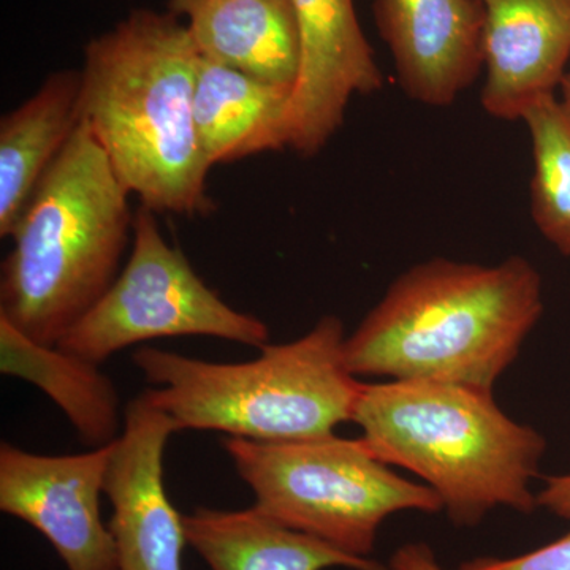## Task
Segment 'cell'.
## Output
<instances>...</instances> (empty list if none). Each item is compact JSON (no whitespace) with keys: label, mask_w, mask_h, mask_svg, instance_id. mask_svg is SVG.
<instances>
[{"label":"cell","mask_w":570,"mask_h":570,"mask_svg":"<svg viewBox=\"0 0 570 570\" xmlns=\"http://www.w3.org/2000/svg\"><path fill=\"white\" fill-rule=\"evenodd\" d=\"M129 190L80 122L11 232L0 317L58 346L121 273L134 230Z\"/></svg>","instance_id":"obj_3"},{"label":"cell","mask_w":570,"mask_h":570,"mask_svg":"<svg viewBox=\"0 0 570 570\" xmlns=\"http://www.w3.org/2000/svg\"><path fill=\"white\" fill-rule=\"evenodd\" d=\"M373 14L412 102L450 107L482 73L480 0H374Z\"/></svg>","instance_id":"obj_11"},{"label":"cell","mask_w":570,"mask_h":570,"mask_svg":"<svg viewBox=\"0 0 570 570\" xmlns=\"http://www.w3.org/2000/svg\"><path fill=\"white\" fill-rule=\"evenodd\" d=\"M80 70L48 75L0 121V236L20 223L41 178L80 126Z\"/></svg>","instance_id":"obj_16"},{"label":"cell","mask_w":570,"mask_h":570,"mask_svg":"<svg viewBox=\"0 0 570 570\" xmlns=\"http://www.w3.org/2000/svg\"><path fill=\"white\" fill-rule=\"evenodd\" d=\"M302 63L287 111V148L313 157L344 124L355 96L384 85L370 41L360 28L354 0H292Z\"/></svg>","instance_id":"obj_10"},{"label":"cell","mask_w":570,"mask_h":570,"mask_svg":"<svg viewBox=\"0 0 570 570\" xmlns=\"http://www.w3.org/2000/svg\"><path fill=\"white\" fill-rule=\"evenodd\" d=\"M178 425L141 395L124 412L111 444L104 494L112 505L110 532L119 570H184L187 543L181 513L164 483V453Z\"/></svg>","instance_id":"obj_9"},{"label":"cell","mask_w":570,"mask_h":570,"mask_svg":"<svg viewBox=\"0 0 570 570\" xmlns=\"http://www.w3.org/2000/svg\"><path fill=\"white\" fill-rule=\"evenodd\" d=\"M183 520L187 543L212 570H392L285 528L254 505L243 510L197 508Z\"/></svg>","instance_id":"obj_15"},{"label":"cell","mask_w":570,"mask_h":570,"mask_svg":"<svg viewBox=\"0 0 570 570\" xmlns=\"http://www.w3.org/2000/svg\"><path fill=\"white\" fill-rule=\"evenodd\" d=\"M483 80L480 102L491 118L521 121L554 96L570 59V0H480Z\"/></svg>","instance_id":"obj_12"},{"label":"cell","mask_w":570,"mask_h":570,"mask_svg":"<svg viewBox=\"0 0 570 570\" xmlns=\"http://www.w3.org/2000/svg\"><path fill=\"white\" fill-rule=\"evenodd\" d=\"M292 89L269 85L200 56L194 119L209 167L287 148Z\"/></svg>","instance_id":"obj_14"},{"label":"cell","mask_w":570,"mask_h":570,"mask_svg":"<svg viewBox=\"0 0 570 570\" xmlns=\"http://www.w3.org/2000/svg\"><path fill=\"white\" fill-rule=\"evenodd\" d=\"M343 321L325 316L298 340L265 344L245 363H214L140 347L132 362L145 395L179 431H219L250 441H303L352 422L365 382L348 370Z\"/></svg>","instance_id":"obj_5"},{"label":"cell","mask_w":570,"mask_h":570,"mask_svg":"<svg viewBox=\"0 0 570 570\" xmlns=\"http://www.w3.org/2000/svg\"><path fill=\"white\" fill-rule=\"evenodd\" d=\"M538 505L560 519L570 520V474L547 479L538 494Z\"/></svg>","instance_id":"obj_21"},{"label":"cell","mask_w":570,"mask_h":570,"mask_svg":"<svg viewBox=\"0 0 570 570\" xmlns=\"http://www.w3.org/2000/svg\"><path fill=\"white\" fill-rule=\"evenodd\" d=\"M459 570H570V532L519 557L472 558L461 562Z\"/></svg>","instance_id":"obj_19"},{"label":"cell","mask_w":570,"mask_h":570,"mask_svg":"<svg viewBox=\"0 0 570 570\" xmlns=\"http://www.w3.org/2000/svg\"><path fill=\"white\" fill-rule=\"evenodd\" d=\"M532 145L531 216L543 238L570 257V118L557 96L524 112Z\"/></svg>","instance_id":"obj_18"},{"label":"cell","mask_w":570,"mask_h":570,"mask_svg":"<svg viewBox=\"0 0 570 570\" xmlns=\"http://www.w3.org/2000/svg\"><path fill=\"white\" fill-rule=\"evenodd\" d=\"M204 58L294 91L302 40L292 0H168Z\"/></svg>","instance_id":"obj_13"},{"label":"cell","mask_w":570,"mask_h":570,"mask_svg":"<svg viewBox=\"0 0 570 570\" xmlns=\"http://www.w3.org/2000/svg\"><path fill=\"white\" fill-rule=\"evenodd\" d=\"M111 444L78 455H39L2 442L0 510L40 532L67 570H119L100 513Z\"/></svg>","instance_id":"obj_8"},{"label":"cell","mask_w":570,"mask_h":570,"mask_svg":"<svg viewBox=\"0 0 570 570\" xmlns=\"http://www.w3.org/2000/svg\"><path fill=\"white\" fill-rule=\"evenodd\" d=\"M223 449L253 490L255 509L352 557L370 558L389 517L444 510L436 491L397 475L362 438L264 442L227 436Z\"/></svg>","instance_id":"obj_6"},{"label":"cell","mask_w":570,"mask_h":570,"mask_svg":"<svg viewBox=\"0 0 570 570\" xmlns=\"http://www.w3.org/2000/svg\"><path fill=\"white\" fill-rule=\"evenodd\" d=\"M132 253L97 305L59 341L63 351L104 363L116 352L159 337L212 336L250 347L269 343V328L224 302L168 245L156 213H135Z\"/></svg>","instance_id":"obj_7"},{"label":"cell","mask_w":570,"mask_h":570,"mask_svg":"<svg viewBox=\"0 0 570 570\" xmlns=\"http://www.w3.org/2000/svg\"><path fill=\"white\" fill-rule=\"evenodd\" d=\"M542 313V277L521 255L494 265L433 258L396 277L346 337L347 366L356 377L493 392Z\"/></svg>","instance_id":"obj_2"},{"label":"cell","mask_w":570,"mask_h":570,"mask_svg":"<svg viewBox=\"0 0 570 570\" xmlns=\"http://www.w3.org/2000/svg\"><path fill=\"white\" fill-rule=\"evenodd\" d=\"M560 102L570 118V71L564 75L560 85Z\"/></svg>","instance_id":"obj_22"},{"label":"cell","mask_w":570,"mask_h":570,"mask_svg":"<svg viewBox=\"0 0 570 570\" xmlns=\"http://www.w3.org/2000/svg\"><path fill=\"white\" fill-rule=\"evenodd\" d=\"M392 570H445L428 543H404L389 562Z\"/></svg>","instance_id":"obj_20"},{"label":"cell","mask_w":570,"mask_h":570,"mask_svg":"<svg viewBox=\"0 0 570 570\" xmlns=\"http://www.w3.org/2000/svg\"><path fill=\"white\" fill-rule=\"evenodd\" d=\"M200 52L175 13L130 11L82 52L80 119L141 206L206 216V164L194 119Z\"/></svg>","instance_id":"obj_1"},{"label":"cell","mask_w":570,"mask_h":570,"mask_svg":"<svg viewBox=\"0 0 570 570\" xmlns=\"http://www.w3.org/2000/svg\"><path fill=\"white\" fill-rule=\"evenodd\" d=\"M0 371L39 387L61 409L78 436L92 449L121 436L118 390L97 363L45 346L0 317Z\"/></svg>","instance_id":"obj_17"},{"label":"cell","mask_w":570,"mask_h":570,"mask_svg":"<svg viewBox=\"0 0 570 570\" xmlns=\"http://www.w3.org/2000/svg\"><path fill=\"white\" fill-rule=\"evenodd\" d=\"M352 422L377 460L414 472L436 491L455 527H478L498 508H539L531 485L546 438L510 419L491 390L365 382Z\"/></svg>","instance_id":"obj_4"}]
</instances>
